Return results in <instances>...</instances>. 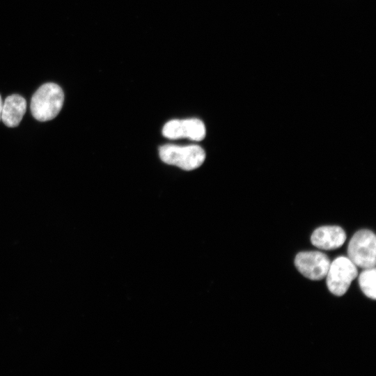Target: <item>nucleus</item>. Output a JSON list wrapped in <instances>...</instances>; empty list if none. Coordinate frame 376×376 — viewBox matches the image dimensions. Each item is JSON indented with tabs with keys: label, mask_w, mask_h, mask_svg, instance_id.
Listing matches in <instances>:
<instances>
[{
	"label": "nucleus",
	"mask_w": 376,
	"mask_h": 376,
	"mask_svg": "<svg viewBox=\"0 0 376 376\" xmlns=\"http://www.w3.org/2000/svg\"><path fill=\"white\" fill-rule=\"evenodd\" d=\"M64 93L56 84L48 82L42 84L33 95L30 108L33 116L45 122L54 119L62 109Z\"/></svg>",
	"instance_id": "f257e3e1"
},
{
	"label": "nucleus",
	"mask_w": 376,
	"mask_h": 376,
	"mask_svg": "<svg viewBox=\"0 0 376 376\" xmlns=\"http://www.w3.org/2000/svg\"><path fill=\"white\" fill-rule=\"evenodd\" d=\"M159 154L161 159L166 164L186 171L198 168L205 159L204 150L198 145L180 146L166 144L159 148Z\"/></svg>",
	"instance_id": "f03ea898"
},
{
	"label": "nucleus",
	"mask_w": 376,
	"mask_h": 376,
	"mask_svg": "<svg viewBox=\"0 0 376 376\" xmlns=\"http://www.w3.org/2000/svg\"><path fill=\"white\" fill-rule=\"evenodd\" d=\"M347 256L357 267L363 269L375 267V235L366 229L357 231L349 242Z\"/></svg>",
	"instance_id": "7ed1b4c3"
},
{
	"label": "nucleus",
	"mask_w": 376,
	"mask_h": 376,
	"mask_svg": "<svg viewBox=\"0 0 376 376\" xmlns=\"http://www.w3.org/2000/svg\"><path fill=\"white\" fill-rule=\"evenodd\" d=\"M357 274V266L348 257H337L330 263L326 275L327 288L334 295L342 296Z\"/></svg>",
	"instance_id": "20e7f679"
},
{
	"label": "nucleus",
	"mask_w": 376,
	"mask_h": 376,
	"mask_svg": "<svg viewBox=\"0 0 376 376\" xmlns=\"http://www.w3.org/2000/svg\"><path fill=\"white\" fill-rule=\"evenodd\" d=\"M330 260L320 251H303L297 254L295 265L305 277L313 281H319L326 277Z\"/></svg>",
	"instance_id": "39448f33"
},
{
	"label": "nucleus",
	"mask_w": 376,
	"mask_h": 376,
	"mask_svg": "<svg viewBox=\"0 0 376 376\" xmlns=\"http://www.w3.org/2000/svg\"><path fill=\"white\" fill-rule=\"evenodd\" d=\"M162 134L170 139L188 138L200 141L205 138L206 130L204 123L198 118L171 120L164 125Z\"/></svg>",
	"instance_id": "423d86ee"
},
{
	"label": "nucleus",
	"mask_w": 376,
	"mask_h": 376,
	"mask_svg": "<svg viewBox=\"0 0 376 376\" xmlns=\"http://www.w3.org/2000/svg\"><path fill=\"white\" fill-rule=\"evenodd\" d=\"M346 240L344 230L338 226H324L315 229L311 235L313 246L324 250L340 248Z\"/></svg>",
	"instance_id": "0eeeda50"
},
{
	"label": "nucleus",
	"mask_w": 376,
	"mask_h": 376,
	"mask_svg": "<svg viewBox=\"0 0 376 376\" xmlns=\"http://www.w3.org/2000/svg\"><path fill=\"white\" fill-rule=\"evenodd\" d=\"M26 109V102L23 97L18 94L9 95L3 103L1 120L8 127H17Z\"/></svg>",
	"instance_id": "6e6552de"
},
{
	"label": "nucleus",
	"mask_w": 376,
	"mask_h": 376,
	"mask_svg": "<svg viewBox=\"0 0 376 376\" xmlns=\"http://www.w3.org/2000/svg\"><path fill=\"white\" fill-rule=\"evenodd\" d=\"M375 267L364 269L359 276V284L363 294L372 299L376 298Z\"/></svg>",
	"instance_id": "1a4fd4ad"
},
{
	"label": "nucleus",
	"mask_w": 376,
	"mask_h": 376,
	"mask_svg": "<svg viewBox=\"0 0 376 376\" xmlns=\"http://www.w3.org/2000/svg\"><path fill=\"white\" fill-rule=\"evenodd\" d=\"M2 107H3V102H2V100L0 95V120H1V117Z\"/></svg>",
	"instance_id": "9d476101"
}]
</instances>
